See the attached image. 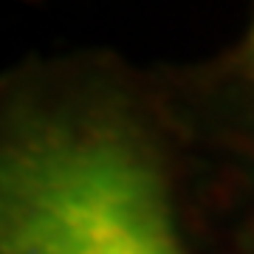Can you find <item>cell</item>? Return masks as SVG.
Wrapping results in <instances>:
<instances>
[{"instance_id": "2", "label": "cell", "mask_w": 254, "mask_h": 254, "mask_svg": "<svg viewBox=\"0 0 254 254\" xmlns=\"http://www.w3.org/2000/svg\"><path fill=\"white\" fill-rule=\"evenodd\" d=\"M252 57H254V28H252Z\"/></svg>"}, {"instance_id": "1", "label": "cell", "mask_w": 254, "mask_h": 254, "mask_svg": "<svg viewBox=\"0 0 254 254\" xmlns=\"http://www.w3.org/2000/svg\"><path fill=\"white\" fill-rule=\"evenodd\" d=\"M0 254H187L150 116L110 65L0 76Z\"/></svg>"}]
</instances>
